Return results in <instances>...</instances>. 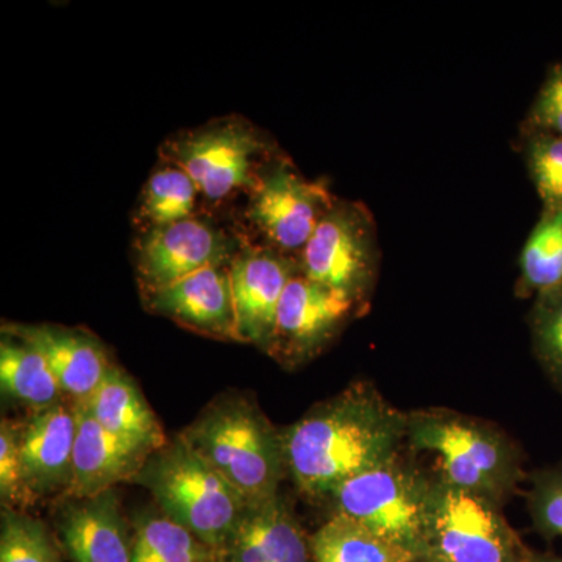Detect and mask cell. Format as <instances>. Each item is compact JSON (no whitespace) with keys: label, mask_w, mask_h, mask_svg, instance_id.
Segmentation results:
<instances>
[{"label":"cell","mask_w":562,"mask_h":562,"mask_svg":"<svg viewBox=\"0 0 562 562\" xmlns=\"http://www.w3.org/2000/svg\"><path fill=\"white\" fill-rule=\"evenodd\" d=\"M432 475L402 452L347 480L328 501L333 514L364 525L419 560Z\"/></svg>","instance_id":"5"},{"label":"cell","mask_w":562,"mask_h":562,"mask_svg":"<svg viewBox=\"0 0 562 562\" xmlns=\"http://www.w3.org/2000/svg\"><path fill=\"white\" fill-rule=\"evenodd\" d=\"M60 535L74 562H131L132 541L114 490L70 502L60 517Z\"/></svg>","instance_id":"18"},{"label":"cell","mask_w":562,"mask_h":562,"mask_svg":"<svg viewBox=\"0 0 562 562\" xmlns=\"http://www.w3.org/2000/svg\"><path fill=\"white\" fill-rule=\"evenodd\" d=\"M216 550L165 514H150L136 522L131 562H216Z\"/></svg>","instance_id":"23"},{"label":"cell","mask_w":562,"mask_h":562,"mask_svg":"<svg viewBox=\"0 0 562 562\" xmlns=\"http://www.w3.org/2000/svg\"><path fill=\"white\" fill-rule=\"evenodd\" d=\"M362 308L301 271L281 297L268 353L286 368L317 357Z\"/></svg>","instance_id":"11"},{"label":"cell","mask_w":562,"mask_h":562,"mask_svg":"<svg viewBox=\"0 0 562 562\" xmlns=\"http://www.w3.org/2000/svg\"><path fill=\"white\" fill-rule=\"evenodd\" d=\"M147 308L195 333L239 341L231 262L211 266L171 286L143 294Z\"/></svg>","instance_id":"13"},{"label":"cell","mask_w":562,"mask_h":562,"mask_svg":"<svg viewBox=\"0 0 562 562\" xmlns=\"http://www.w3.org/2000/svg\"><path fill=\"white\" fill-rule=\"evenodd\" d=\"M502 506L432 476L424 547L417 562H517L528 553Z\"/></svg>","instance_id":"7"},{"label":"cell","mask_w":562,"mask_h":562,"mask_svg":"<svg viewBox=\"0 0 562 562\" xmlns=\"http://www.w3.org/2000/svg\"><path fill=\"white\" fill-rule=\"evenodd\" d=\"M0 562H60V554L38 519L3 508Z\"/></svg>","instance_id":"26"},{"label":"cell","mask_w":562,"mask_h":562,"mask_svg":"<svg viewBox=\"0 0 562 562\" xmlns=\"http://www.w3.org/2000/svg\"><path fill=\"white\" fill-rule=\"evenodd\" d=\"M216 562H222V561L217 560Z\"/></svg>","instance_id":"33"},{"label":"cell","mask_w":562,"mask_h":562,"mask_svg":"<svg viewBox=\"0 0 562 562\" xmlns=\"http://www.w3.org/2000/svg\"><path fill=\"white\" fill-rule=\"evenodd\" d=\"M199 195L191 177L165 161L162 168L151 173L140 195L138 220L144 231L195 216Z\"/></svg>","instance_id":"24"},{"label":"cell","mask_w":562,"mask_h":562,"mask_svg":"<svg viewBox=\"0 0 562 562\" xmlns=\"http://www.w3.org/2000/svg\"><path fill=\"white\" fill-rule=\"evenodd\" d=\"M74 406L77 436L72 482L66 497L85 501L113 490L117 483L135 482L154 453L103 428L81 403H74Z\"/></svg>","instance_id":"15"},{"label":"cell","mask_w":562,"mask_h":562,"mask_svg":"<svg viewBox=\"0 0 562 562\" xmlns=\"http://www.w3.org/2000/svg\"><path fill=\"white\" fill-rule=\"evenodd\" d=\"M517 562H527V557H525L522 561H517Z\"/></svg>","instance_id":"32"},{"label":"cell","mask_w":562,"mask_h":562,"mask_svg":"<svg viewBox=\"0 0 562 562\" xmlns=\"http://www.w3.org/2000/svg\"><path fill=\"white\" fill-rule=\"evenodd\" d=\"M406 443L435 458L431 475L502 506L525 480L519 446L495 425L449 409L408 413Z\"/></svg>","instance_id":"2"},{"label":"cell","mask_w":562,"mask_h":562,"mask_svg":"<svg viewBox=\"0 0 562 562\" xmlns=\"http://www.w3.org/2000/svg\"><path fill=\"white\" fill-rule=\"evenodd\" d=\"M220 558L222 562H314L310 538L280 494L246 506Z\"/></svg>","instance_id":"17"},{"label":"cell","mask_w":562,"mask_h":562,"mask_svg":"<svg viewBox=\"0 0 562 562\" xmlns=\"http://www.w3.org/2000/svg\"><path fill=\"white\" fill-rule=\"evenodd\" d=\"M524 132L547 133L562 138V63L547 74L525 121Z\"/></svg>","instance_id":"30"},{"label":"cell","mask_w":562,"mask_h":562,"mask_svg":"<svg viewBox=\"0 0 562 562\" xmlns=\"http://www.w3.org/2000/svg\"><path fill=\"white\" fill-rule=\"evenodd\" d=\"M517 295L530 297L562 284V210H543L519 258Z\"/></svg>","instance_id":"22"},{"label":"cell","mask_w":562,"mask_h":562,"mask_svg":"<svg viewBox=\"0 0 562 562\" xmlns=\"http://www.w3.org/2000/svg\"><path fill=\"white\" fill-rule=\"evenodd\" d=\"M522 151L543 210H562V138L524 132Z\"/></svg>","instance_id":"27"},{"label":"cell","mask_w":562,"mask_h":562,"mask_svg":"<svg viewBox=\"0 0 562 562\" xmlns=\"http://www.w3.org/2000/svg\"><path fill=\"white\" fill-rule=\"evenodd\" d=\"M310 546L314 562H417L397 543L336 514L314 532Z\"/></svg>","instance_id":"21"},{"label":"cell","mask_w":562,"mask_h":562,"mask_svg":"<svg viewBox=\"0 0 562 562\" xmlns=\"http://www.w3.org/2000/svg\"><path fill=\"white\" fill-rule=\"evenodd\" d=\"M41 351L72 403H83L114 368L109 351L91 333L57 325H9L3 330Z\"/></svg>","instance_id":"16"},{"label":"cell","mask_w":562,"mask_h":562,"mask_svg":"<svg viewBox=\"0 0 562 562\" xmlns=\"http://www.w3.org/2000/svg\"><path fill=\"white\" fill-rule=\"evenodd\" d=\"M24 425L3 419L0 424V497L3 508L16 509L29 505L22 476L21 439Z\"/></svg>","instance_id":"29"},{"label":"cell","mask_w":562,"mask_h":562,"mask_svg":"<svg viewBox=\"0 0 562 562\" xmlns=\"http://www.w3.org/2000/svg\"><path fill=\"white\" fill-rule=\"evenodd\" d=\"M180 435L247 506L279 495L286 472L283 438L249 395H220Z\"/></svg>","instance_id":"3"},{"label":"cell","mask_w":562,"mask_h":562,"mask_svg":"<svg viewBox=\"0 0 562 562\" xmlns=\"http://www.w3.org/2000/svg\"><path fill=\"white\" fill-rule=\"evenodd\" d=\"M301 271L297 258L241 238L231 261L233 302L239 341L268 353L284 290Z\"/></svg>","instance_id":"12"},{"label":"cell","mask_w":562,"mask_h":562,"mask_svg":"<svg viewBox=\"0 0 562 562\" xmlns=\"http://www.w3.org/2000/svg\"><path fill=\"white\" fill-rule=\"evenodd\" d=\"M135 482L151 492L166 517L217 554L247 506L181 435L151 454Z\"/></svg>","instance_id":"4"},{"label":"cell","mask_w":562,"mask_h":562,"mask_svg":"<svg viewBox=\"0 0 562 562\" xmlns=\"http://www.w3.org/2000/svg\"><path fill=\"white\" fill-rule=\"evenodd\" d=\"M527 508L532 527L543 539L562 538V458L531 473Z\"/></svg>","instance_id":"28"},{"label":"cell","mask_w":562,"mask_h":562,"mask_svg":"<svg viewBox=\"0 0 562 562\" xmlns=\"http://www.w3.org/2000/svg\"><path fill=\"white\" fill-rule=\"evenodd\" d=\"M77 436L76 406L58 403L33 414L22 428V476L29 505L49 495H65L72 482Z\"/></svg>","instance_id":"14"},{"label":"cell","mask_w":562,"mask_h":562,"mask_svg":"<svg viewBox=\"0 0 562 562\" xmlns=\"http://www.w3.org/2000/svg\"><path fill=\"white\" fill-rule=\"evenodd\" d=\"M530 328L536 358L562 392V284L536 295Z\"/></svg>","instance_id":"25"},{"label":"cell","mask_w":562,"mask_h":562,"mask_svg":"<svg viewBox=\"0 0 562 562\" xmlns=\"http://www.w3.org/2000/svg\"><path fill=\"white\" fill-rule=\"evenodd\" d=\"M239 244L241 238H235L198 214L144 231L136 243L140 292L149 294L202 269L227 265L238 251Z\"/></svg>","instance_id":"10"},{"label":"cell","mask_w":562,"mask_h":562,"mask_svg":"<svg viewBox=\"0 0 562 562\" xmlns=\"http://www.w3.org/2000/svg\"><path fill=\"white\" fill-rule=\"evenodd\" d=\"M162 160L188 173L210 202H224L257 184L266 162L276 157L265 133L244 117H221L172 136L162 144Z\"/></svg>","instance_id":"6"},{"label":"cell","mask_w":562,"mask_h":562,"mask_svg":"<svg viewBox=\"0 0 562 562\" xmlns=\"http://www.w3.org/2000/svg\"><path fill=\"white\" fill-rule=\"evenodd\" d=\"M81 405L103 428L151 453L168 443L149 403L131 376L117 366L111 369L98 391Z\"/></svg>","instance_id":"19"},{"label":"cell","mask_w":562,"mask_h":562,"mask_svg":"<svg viewBox=\"0 0 562 562\" xmlns=\"http://www.w3.org/2000/svg\"><path fill=\"white\" fill-rule=\"evenodd\" d=\"M0 386L7 397L35 413L58 405L65 395L41 351L13 335L3 336L0 344Z\"/></svg>","instance_id":"20"},{"label":"cell","mask_w":562,"mask_h":562,"mask_svg":"<svg viewBox=\"0 0 562 562\" xmlns=\"http://www.w3.org/2000/svg\"><path fill=\"white\" fill-rule=\"evenodd\" d=\"M406 425L408 413L372 383H351L281 432L286 472L306 497L328 501L347 480L401 452Z\"/></svg>","instance_id":"1"},{"label":"cell","mask_w":562,"mask_h":562,"mask_svg":"<svg viewBox=\"0 0 562 562\" xmlns=\"http://www.w3.org/2000/svg\"><path fill=\"white\" fill-rule=\"evenodd\" d=\"M299 266L306 279L368 308L380 266L371 211L360 202L336 199L299 257Z\"/></svg>","instance_id":"8"},{"label":"cell","mask_w":562,"mask_h":562,"mask_svg":"<svg viewBox=\"0 0 562 562\" xmlns=\"http://www.w3.org/2000/svg\"><path fill=\"white\" fill-rule=\"evenodd\" d=\"M335 202L327 181L305 179L290 158L276 155L249 192L246 216L261 244L299 260Z\"/></svg>","instance_id":"9"},{"label":"cell","mask_w":562,"mask_h":562,"mask_svg":"<svg viewBox=\"0 0 562 562\" xmlns=\"http://www.w3.org/2000/svg\"><path fill=\"white\" fill-rule=\"evenodd\" d=\"M527 562H562V557L553 553L535 552L528 550Z\"/></svg>","instance_id":"31"}]
</instances>
